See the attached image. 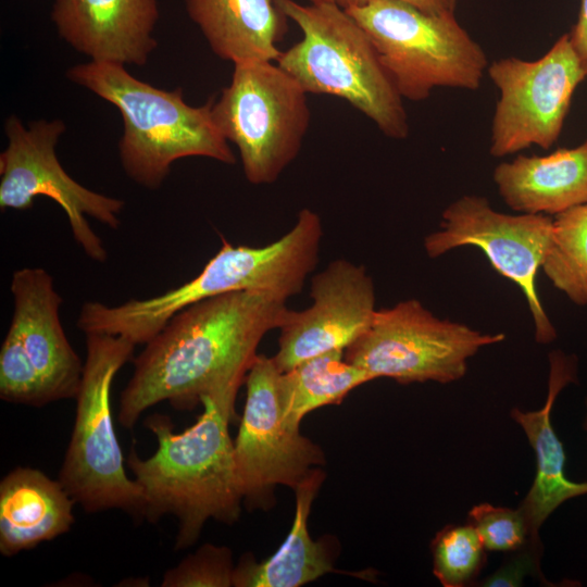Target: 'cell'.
<instances>
[{"label":"cell","mask_w":587,"mask_h":587,"mask_svg":"<svg viewBox=\"0 0 587 587\" xmlns=\"http://www.w3.org/2000/svg\"><path fill=\"white\" fill-rule=\"evenodd\" d=\"M286 302L242 290L177 312L134 360L120 399V424L133 428L146 410L163 401L191 410L208 396L236 400L261 340L283 325Z\"/></svg>","instance_id":"cell-1"},{"label":"cell","mask_w":587,"mask_h":587,"mask_svg":"<svg viewBox=\"0 0 587 587\" xmlns=\"http://www.w3.org/2000/svg\"><path fill=\"white\" fill-rule=\"evenodd\" d=\"M201 404L196 423L182 433H174L167 416H150L146 425L157 438L155 452L141 459L133 449L127 458L145 497V519L177 520L176 550L192 546L211 519L235 523L243 501L228 430L235 400L208 396Z\"/></svg>","instance_id":"cell-2"},{"label":"cell","mask_w":587,"mask_h":587,"mask_svg":"<svg viewBox=\"0 0 587 587\" xmlns=\"http://www.w3.org/2000/svg\"><path fill=\"white\" fill-rule=\"evenodd\" d=\"M323 226L320 215L302 209L292 228L263 247L234 246L223 239L201 272L161 295L117 305L85 302L77 327L85 335L120 336L135 345L150 341L188 305L230 291L257 290L286 300L298 295L319 261Z\"/></svg>","instance_id":"cell-3"},{"label":"cell","mask_w":587,"mask_h":587,"mask_svg":"<svg viewBox=\"0 0 587 587\" xmlns=\"http://www.w3.org/2000/svg\"><path fill=\"white\" fill-rule=\"evenodd\" d=\"M66 76L118 109L124 124L118 141L121 164L139 186L160 188L172 164L183 158L236 163L229 142L214 122L213 100L191 107L184 101L182 88H157L111 62L74 65Z\"/></svg>","instance_id":"cell-4"},{"label":"cell","mask_w":587,"mask_h":587,"mask_svg":"<svg viewBox=\"0 0 587 587\" xmlns=\"http://www.w3.org/2000/svg\"><path fill=\"white\" fill-rule=\"evenodd\" d=\"M274 1L302 32L301 40L282 51L276 63L307 93L341 98L385 136L407 138L403 99L359 23L336 2Z\"/></svg>","instance_id":"cell-5"},{"label":"cell","mask_w":587,"mask_h":587,"mask_svg":"<svg viewBox=\"0 0 587 587\" xmlns=\"http://www.w3.org/2000/svg\"><path fill=\"white\" fill-rule=\"evenodd\" d=\"M135 346L120 336L86 335L75 421L58 479L87 513L120 509L145 519V497L126 475L111 407L113 379L133 358Z\"/></svg>","instance_id":"cell-6"},{"label":"cell","mask_w":587,"mask_h":587,"mask_svg":"<svg viewBox=\"0 0 587 587\" xmlns=\"http://www.w3.org/2000/svg\"><path fill=\"white\" fill-rule=\"evenodd\" d=\"M345 10L371 38L402 99L423 101L438 87L479 88L487 55L453 11L429 13L401 0Z\"/></svg>","instance_id":"cell-7"},{"label":"cell","mask_w":587,"mask_h":587,"mask_svg":"<svg viewBox=\"0 0 587 587\" xmlns=\"http://www.w3.org/2000/svg\"><path fill=\"white\" fill-rule=\"evenodd\" d=\"M212 115L253 185L277 180L299 154L311 121L307 92L276 62L234 64Z\"/></svg>","instance_id":"cell-8"},{"label":"cell","mask_w":587,"mask_h":587,"mask_svg":"<svg viewBox=\"0 0 587 587\" xmlns=\"http://www.w3.org/2000/svg\"><path fill=\"white\" fill-rule=\"evenodd\" d=\"M13 312L0 349V398L41 408L75 399L84 363L60 319L62 298L42 267L12 274Z\"/></svg>","instance_id":"cell-9"},{"label":"cell","mask_w":587,"mask_h":587,"mask_svg":"<svg viewBox=\"0 0 587 587\" xmlns=\"http://www.w3.org/2000/svg\"><path fill=\"white\" fill-rule=\"evenodd\" d=\"M504 338L502 333L485 334L440 319L419 300L409 299L377 310L370 327L345 350V358L373 380L448 384L465 375L469 359L482 348Z\"/></svg>","instance_id":"cell-10"},{"label":"cell","mask_w":587,"mask_h":587,"mask_svg":"<svg viewBox=\"0 0 587 587\" xmlns=\"http://www.w3.org/2000/svg\"><path fill=\"white\" fill-rule=\"evenodd\" d=\"M61 120H39L25 127L5 120L8 147L0 154V209L27 210L37 197L52 199L64 211L74 241L92 261L108 259L102 239L87 216L112 229L121 225L124 201L90 190L72 178L58 160L55 146L65 130Z\"/></svg>","instance_id":"cell-11"},{"label":"cell","mask_w":587,"mask_h":587,"mask_svg":"<svg viewBox=\"0 0 587 587\" xmlns=\"http://www.w3.org/2000/svg\"><path fill=\"white\" fill-rule=\"evenodd\" d=\"M499 90L490 136V154L502 158L532 146L549 149L558 141L577 86L586 73L562 35L541 58L507 57L488 65Z\"/></svg>","instance_id":"cell-12"},{"label":"cell","mask_w":587,"mask_h":587,"mask_svg":"<svg viewBox=\"0 0 587 587\" xmlns=\"http://www.w3.org/2000/svg\"><path fill=\"white\" fill-rule=\"evenodd\" d=\"M553 217L546 214H507L487 198L466 195L450 203L439 228L424 239L427 255L436 259L457 248L480 249L492 268L523 292L530 312L535 339L549 344L557 330L542 307L536 277L549 247Z\"/></svg>","instance_id":"cell-13"},{"label":"cell","mask_w":587,"mask_h":587,"mask_svg":"<svg viewBox=\"0 0 587 587\" xmlns=\"http://www.w3.org/2000/svg\"><path fill=\"white\" fill-rule=\"evenodd\" d=\"M282 373L273 357L258 354L245 380L234 457L243 501L252 508L266 509L276 486L295 489L325 462L322 449L284 417Z\"/></svg>","instance_id":"cell-14"},{"label":"cell","mask_w":587,"mask_h":587,"mask_svg":"<svg viewBox=\"0 0 587 587\" xmlns=\"http://www.w3.org/2000/svg\"><path fill=\"white\" fill-rule=\"evenodd\" d=\"M312 304L288 310L279 327L273 360L282 372L316 355L346 350L372 324L376 313L375 288L362 265L332 261L311 280Z\"/></svg>","instance_id":"cell-15"},{"label":"cell","mask_w":587,"mask_h":587,"mask_svg":"<svg viewBox=\"0 0 587 587\" xmlns=\"http://www.w3.org/2000/svg\"><path fill=\"white\" fill-rule=\"evenodd\" d=\"M61 38L91 61L142 66L157 48V0H55Z\"/></svg>","instance_id":"cell-16"},{"label":"cell","mask_w":587,"mask_h":587,"mask_svg":"<svg viewBox=\"0 0 587 587\" xmlns=\"http://www.w3.org/2000/svg\"><path fill=\"white\" fill-rule=\"evenodd\" d=\"M548 396L536 411L511 410V417L523 428L536 455L533 485L519 507L528 528V542L539 547L538 532L548 516L564 501L587 494V482H573L565 476V451L551 424V411L560 391L576 382L574 355L553 351L549 355Z\"/></svg>","instance_id":"cell-17"},{"label":"cell","mask_w":587,"mask_h":587,"mask_svg":"<svg viewBox=\"0 0 587 587\" xmlns=\"http://www.w3.org/2000/svg\"><path fill=\"white\" fill-rule=\"evenodd\" d=\"M502 200L520 213L555 216L587 203V139L547 155H517L492 174Z\"/></svg>","instance_id":"cell-18"},{"label":"cell","mask_w":587,"mask_h":587,"mask_svg":"<svg viewBox=\"0 0 587 587\" xmlns=\"http://www.w3.org/2000/svg\"><path fill=\"white\" fill-rule=\"evenodd\" d=\"M76 503L59 479L33 467H15L0 482V552L33 549L67 533Z\"/></svg>","instance_id":"cell-19"},{"label":"cell","mask_w":587,"mask_h":587,"mask_svg":"<svg viewBox=\"0 0 587 587\" xmlns=\"http://www.w3.org/2000/svg\"><path fill=\"white\" fill-rule=\"evenodd\" d=\"M211 50L233 64L276 62L287 16L274 0H184Z\"/></svg>","instance_id":"cell-20"},{"label":"cell","mask_w":587,"mask_h":587,"mask_svg":"<svg viewBox=\"0 0 587 587\" xmlns=\"http://www.w3.org/2000/svg\"><path fill=\"white\" fill-rule=\"evenodd\" d=\"M324 477L316 467L295 488V519L285 541L264 561L243 555L235 566L233 586L299 587L334 571L336 540H314L308 530L311 505Z\"/></svg>","instance_id":"cell-21"},{"label":"cell","mask_w":587,"mask_h":587,"mask_svg":"<svg viewBox=\"0 0 587 587\" xmlns=\"http://www.w3.org/2000/svg\"><path fill=\"white\" fill-rule=\"evenodd\" d=\"M372 377L345 358L344 350L311 358L280 376V401L286 422L300 428L303 417L324 405L338 404Z\"/></svg>","instance_id":"cell-22"},{"label":"cell","mask_w":587,"mask_h":587,"mask_svg":"<svg viewBox=\"0 0 587 587\" xmlns=\"http://www.w3.org/2000/svg\"><path fill=\"white\" fill-rule=\"evenodd\" d=\"M541 268L573 303L587 305V203L553 217Z\"/></svg>","instance_id":"cell-23"},{"label":"cell","mask_w":587,"mask_h":587,"mask_svg":"<svg viewBox=\"0 0 587 587\" xmlns=\"http://www.w3.org/2000/svg\"><path fill=\"white\" fill-rule=\"evenodd\" d=\"M433 573L445 587L467 586L486 563L485 546L470 523L449 525L432 541Z\"/></svg>","instance_id":"cell-24"},{"label":"cell","mask_w":587,"mask_h":587,"mask_svg":"<svg viewBox=\"0 0 587 587\" xmlns=\"http://www.w3.org/2000/svg\"><path fill=\"white\" fill-rule=\"evenodd\" d=\"M235 566L229 548L203 545L176 566L168 569L162 587H228L233 586Z\"/></svg>","instance_id":"cell-25"},{"label":"cell","mask_w":587,"mask_h":587,"mask_svg":"<svg viewBox=\"0 0 587 587\" xmlns=\"http://www.w3.org/2000/svg\"><path fill=\"white\" fill-rule=\"evenodd\" d=\"M469 523L476 529L487 550L514 551L528 544L527 524L519 508L512 510L480 503L469 512Z\"/></svg>","instance_id":"cell-26"},{"label":"cell","mask_w":587,"mask_h":587,"mask_svg":"<svg viewBox=\"0 0 587 587\" xmlns=\"http://www.w3.org/2000/svg\"><path fill=\"white\" fill-rule=\"evenodd\" d=\"M530 544V542H529ZM539 547L530 544L511 558L496 573L484 579L483 586H520L524 577L539 567Z\"/></svg>","instance_id":"cell-27"},{"label":"cell","mask_w":587,"mask_h":587,"mask_svg":"<svg viewBox=\"0 0 587 587\" xmlns=\"http://www.w3.org/2000/svg\"><path fill=\"white\" fill-rule=\"evenodd\" d=\"M569 35L587 77V0H580L577 21Z\"/></svg>","instance_id":"cell-28"},{"label":"cell","mask_w":587,"mask_h":587,"mask_svg":"<svg viewBox=\"0 0 587 587\" xmlns=\"http://www.w3.org/2000/svg\"><path fill=\"white\" fill-rule=\"evenodd\" d=\"M370 0H337L344 9H349L352 7H359L366 3ZM408 2L425 12L429 13H442L446 11H452L446 0H401Z\"/></svg>","instance_id":"cell-29"},{"label":"cell","mask_w":587,"mask_h":587,"mask_svg":"<svg viewBox=\"0 0 587 587\" xmlns=\"http://www.w3.org/2000/svg\"><path fill=\"white\" fill-rule=\"evenodd\" d=\"M446 1H447V3H448L449 8H450L452 11H454V9H455V7H457L459 0H446Z\"/></svg>","instance_id":"cell-30"},{"label":"cell","mask_w":587,"mask_h":587,"mask_svg":"<svg viewBox=\"0 0 587 587\" xmlns=\"http://www.w3.org/2000/svg\"><path fill=\"white\" fill-rule=\"evenodd\" d=\"M308 1L309 3H321V2H336L337 3V0H305Z\"/></svg>","instance_id":"cell-31"},{"label":"cell","mask_w":587,"mask_h":587,"mask_svg":"<svg viewBox=\"0 0 587 587\" xmlns=\"http://www.w3.org/2000/svg\"><path fill=\"white\" fill-rule=\"evenodd\" d=\"M584 427H585V429H587V415H586V420H585V423H584Z\"/></svg>","instance_id":"cell-32"}]
</instances>
